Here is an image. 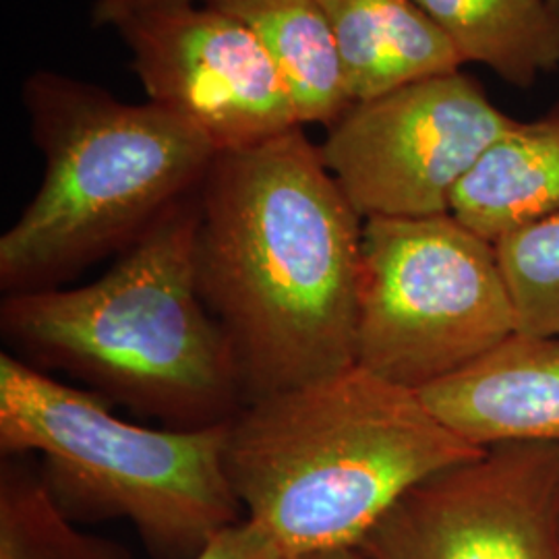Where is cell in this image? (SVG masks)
I'll return each instance as SVG.
<instances>
[{
    "label": "cell",
    "instance_id": "21",
    "mask_svg": "<svg viewBox=\"0 0 559 559\" xmlns=\"http://www.w3.org/2000/svg\"><path fill=\"white\" fill-rule=\"evenodd\" d=\"M558 528H559V501H558Z\"/></svg>",
    "mask_w": 559,
    "mask_h": 559
},
{
    "label": "cell",
    "instance_id": "7",
    "mask_svg": "<svg viewBox=\"0 0 559 559\" xmlns=\"http://www.w3.org/2000/svg\"><path fill=\"white\" fill-rule=\"evenodd\" d=\"M514 122L460 69L355 102L328 129L321 160L362 221L440 216Z\"/></svg>",
    "mask_w": 559,
    "mask_h": 559
},
{
    "label": "cell",
    "instance_id": "5",
    "mask_svg": "<svg viewBox=\"0 0 559 559\" xmlns=\"http://www.w3.org/2000/svg\"><path fill=\"white\" fill-rule=\"evenodd\" d=\"M100 394L0 355V452L41 456L40 477L73 520H129L154 559H195L245 519L224 468L226 423L154 429Z\"/></svg>",
    "mask_w": 559,
    "mask_h": 559
},
{
    "label": "cell",
    "instance_id": "12",
    "mask_svg": "<svg viewBox=\"0 0 559 559\" xmlns=\"http://www.w3.org/2000/svg\"><path fill=\"white\" fill-rule=\"evenodd\" d=\"M353 102L462 69L456 48L413 0H320Z\"/></svg>",
    "mask_w": 559,
    "mask_h": 559
},
{
    "label": "cell",
    "instance_id": "3",
    "mask_svg": "<svg viewBox=\"0 0 559 559\" xmlns=\"http://www.w3.org/2000/svg\"><path fill=\"white\" fill-rule=\"evenodd\" d=\"M198 191L175 203L85 286L7 295V353L62 371L110 404L193 431L245 404L239 369L195 278Z\"/></svg>",
    "mask_w": 559,
    "mask_h": 559
},
{
    "label": "cell",
    "instance_id": "4",
    "mask_svg": "<svg viewBox=\"0 0 559 559\" xmlns=\"http://www.w3.org/2000/svg\"><path fill=\"white\" fill-rule=\"evenodd\" d=\"M21 98L44 177L0 237L7 295L57 288L127 251L200 189L218 154L193 124L160 106L124 104L57 71L32 73Z\"/></svg>",
    "mask_w": 559,
    "mask_h": 559
},
{
    "label": "cell",
    "instance_id": "16",
    "mask_svg": "<svg viewBox=\"0 0 559 559\" xmlns=\"http://www.w3.org/2000/svg\"><path fill=\"white\" fill-rule=\"evenodd\" d=\"M519 332L559 334V216L496 242Z\"/></svg>",
    "mask_w": 559,
    "mask_h": 559
},
{
    "label": "cell",
    "instance_id": "17",
    "mask_svg": "<svg viewBox=\"0 0 559 559\" xmlns=\"http://www.w3.org/2000/svg\"><path fill=\"white\" fill-rule=\"evenodd\" d=\"M195 559H282L278 547L253 520L224 528Z\"/></svg>",
    "mask_w": 559,
    "mask_h": 559
},
{
    "label": "cell",
    "instance_id": "2",
    "mask_svg": "<svg viewBox=\"0 0 559 559\" xmlns=\"http://www.w3.org/2000/svg\"><path fill=\"white\" fill-rule=\"evenodd\" d=\"M480 452L419 392L353 365L245 402L224 468L245 519L300 559L357 547L406 491Z\"/></svg>",
    "mask_w": 559,
    "mask_h": 559
},
{
    "label": "cell",
    "instance_id": "20",
    "mask_svg": "<svg viewBox=\"0 0 559 559\" xmlns=\"http://www.w3.org/2000/svg\"><path fill=\"white\" fill-rule=\"evenodd\" d=\"M547 4H549V9L554 11V15H556V20L559 21V0H547Z\"/></svg>",
    "mask_w": 559,
    "mask_h": 559
},
{
    "label": "cell",
    "instance_id": "15",
    "mask_svg": "<svg viewBox=\"0 0 559 559\" xmlns=\"http://www.w3.org/2000/svg\"><path fill=\"white\" fill-rule=\"evenodd\" d=\"M0 559H131L117 540L81 533L25 456L0 466Z\"/></svg>",
    "mask_w": 559,
    "mask_h": 559
},
{
    "label": "cell",
    "instance_id": "1",
    "mask_svg": "<svg viewBox=\"0 0 559 559\" xmlns=\"http://www.w3.org/2000/svg\"><path fill=\"white\" fill-rule=\"evenodd\" d=\"M195 278L245 402L355 365L365 221L302 129L216 154L198 189Z\"/></svg>",
    "mask_w": 559,
    "mask_h": 559
},
{
    "label": "cell",
    "instance_id": "6",
    "mask_svg": "<svg viewBox=\"0 0 559 559\" xmlns=\"http://www.w3.org/2000/svg\"><path fill=\"white\" fill-rule=\"evenodd\" d=\"M516 332L491 240L452 214L365 221L355 365L420 392Z\"/></svg>",
    "mask_w": 559,
    "mask_h": 559
},
{
    "label": "cell",
    "instance_id": "18",
    "mask_svg": "<svg viewBox=\"0 0 559 559\" xmlns=\"http://www.w3.org/2000/svg\"><path fill=\"white\" fill-rule=\"evenodd\" d=\"M185 4H193V0H96L92 9V23L96 27L110 25L117 29L120 23L133 20L138 15Z\"/></svg>",
    "mask_w": 559,
    "mask_h": 559
},
{
    "label": "cell",
    "instance_id": "10",
    "mask_svg": "<svg viewBox=\"0 0 559 559\" xmlns=\"http://www.w3.org/2000/svg\"><path fill=\"white\" fill-rule=\"evenodd\" d=\"M419 396L445 427L480 450L559 445V334L516 332Z\"/></svg>",
    "mask_w": 559,
    "mask_h": 559
},
{
    "label": "cell",
    "instance_id": "8",
    "mask_svg": "<svg viewBox=\"0 0 559 559\" xmlns=\"http://www.w3.org/2000/svg\"><path fill=\"white\" fill-rule=\"evenodd\" d=\"M558 443H501L406 491L357 549L367 559H559Z\"/></svg>",
    "mask_w": 559,
    "mask_h": 559
},
{
    "label": "cell",
    "instance_id": "9",
    "mask_svg": "<svg viewBox=\"0 0 559 559\" xmlns=\"http://www.w3.org/2000/svg\"><path fill=\"white\" fill-rule=\"evenodd\" d=\"M147 102L193 124L218 154L302 129L293 94L253 32L207 4L117 27Z\"/></svg>",
    "mask_w": 559,
    "mask_h": 559
},
{
    "label": "cell",
    "instance_id": "19",
    "mask_svg": "<svg viewBox=\"0 0 559 559\" xmlns=\"http://www.w3.org/2000/svg\"><path fill=\"white\" fill-rule=\"evenodd\" d=\"M300 559H367L360 554L357 547H346V549H334V551H323V554H316L309 558Z\"/></svg>",
    "mask_w": 559,
    "mask_h": 559
},
{
    "label": "cell",
    "instance_id": "14",
    "mask_svg": "<svg viewBox=\"0 0 559 559\" xmlns=\"http://www.w3.org/2000/svg\"><path fill=\"white\" fill-rule=\"evenodd\" d=\"M462 62L531 87L559 69V21L547 0H413Z\"/></svg>",
    "mask_w": 559,
    "mask_h": 559
},
{
    "label": "cell",
    "instance_id": "11",
    "mask_svg": "<svg viewBox=\"0 0 559 559\" xmlns=\"http://www.w3.org/2000/svg\"><path fill=\"white\" fill-rule=\"evenodd\" d=\"M450 214L493 245L559 216V104L516 120L480 154L454 189Z\"/></svg>",
    "mask_w": 559,
    "mask_h": 559
},
{
    "label": "cell",
    "instance_id": "13",
    "mask_svg": "<svg viewBox=\"0 0 559 559\" xmlns=\"http://www.w3.org/2000/svg\"><path fill=\"white\" fill-rule=\"evenodd\" d=\"M247 25L286 81L300 124L330 129L355 104L320 0H203Z\"/></svg>",
    "mask_w": 559,
    "mask_h": 559
}]
</instances>
